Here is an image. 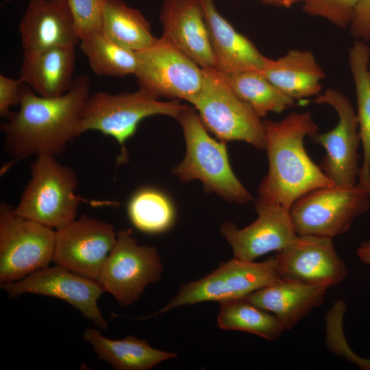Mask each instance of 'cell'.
Returning a JSON list of instances; mask_svg holds the SVG:
<instances>
[{
	"instance_id": "cell-20",
	"label": "cell",
	"mask_w": 370,
	"mask_h": 370,
	"mask_svg": "<svg viewBox=\"0 0 370 370\" xmlns=\"http://www.w3.org/2000/svg\"><path fill=\"white\" fill-rule=\"evenodd\" d=\"M328 288L280 278L245 297L276 316L285 330L292 329L323 301Z\"/></svg>"
},
{
	"instance_id": "cell-14",
	"label": "cell",
	"mask_w": 370,
	"mask_h": 370,
	"mask_svg": "<svg viewBox=\"0 0 370 370\" xmlns=\"http://www.w3.org/2000/svg\"><path fill=\"white\" fill-rule=\"evenodd\" d=\"M1 287L12 297L32 293L62 299L79 310L96 328L102 330L108 328L98 306V299L105 292L103 287L98 282L61 265L40 269Z\"/></svg>"
},
{
	"instance_id": "cell-19",
	"label": "cell",
	"mask_w": 370,
	"mask_h": 370,
	"mask_svg": "<svg viewBox=\"0 0 370 370\" xmlns=\"http://www.w3.org/2000/svg\"><path fill=\"white\" fill-rule=\"evenodd\" d=\"M215 60L214 70L261 71L267 57L217 10L214 0H201Z\"/></svg>"
},
{
	"instance_id": "cell-32",
	"label": "cell",
	"mask_w": 370,
	"mask_h": 370,
	"mask_svg": "<svg viewBox=\"0 0 370 370\" xmlns=\"http://www.w3.org/2000/svg\"><path fill=\"white\" fill-rule=\"evenodd\" d=\"M359 0H304V10L344 28L349 25Z\"/></svg>"
},
{
	"instance_id": "cell-16",
	"label": "cell",
	"mask_w": 370,
	"mask_h": 370,
	"mask_svg": "<svg viewBox=\"0 0 370 370\" xmlns=\"http://www.w3.org/2000/svg\"><path fill=\"white\" fill-rule=\"evenodd\" d=\"M255 209L258 217L249 225L238 229L235 223L225 221L221 227L234 257L247 261L282 250L297 236L289 211L282 206L258 198Z\"/></svg>"
},
{
	"instance_id": "cell-24",
	"label": "cell",
	"mask_w": 370,
	"mask_h": 370,
	"mask_svg": "<svg viewBox=\"0 0 370 370\" xmlns=\"http://www.w3.org/2000/svg\"><path fill=\"white\" fill-rule=\"evenodd\" d=\"M370 49L362 41L354 42L349 53V64L354 82L358 111L356 112L362 160L357 184L370 195V77L368 68Z\"/></svg>"
},
{
	"instance_id": "cell-30",
	"label": "cell",
	"mask_w": 370,
	"mask_h": 370,
	"mask_svg": "<svg viewBox=\"0 0 370 370\" xmlns=\"http://www.w3.org/2000/svg\"><path fill=\"white\" fill-rule=\"evenodd\" d=\"M347 309L343 299H338L325 316V343L327 347L335 355L345 358L359 369L370 370L368 358L356 354L348 345L343 327V317Z\"/></svg>"
},
{
	"instance_id": "cell-27",
	"label": "cell",
	"mask_w": 370,
	"mask_h": 370,
	"mask_svg": "<svg viewBox=\"0 0 370 370\" xmlns=\"http://www.w3.org/2000/svg\"><path fill=\"white\" fill-rule=\"evenodd\" d=\"M217 325L222 330L249 332L269 341L278 339L285 331L276 316L245 298L220 303Z\"/></svg>"
},
{
	"instance_id": "cell-12",
	"label": "cell",
	"mask_w": 370,
	"mask_h": 370,
	"mask_svg": "<svg viewBox=\"0 0 370 370\" xmlns=\"http://www.w3.org/2000/svg\"><path fill=\"white\" fill-rule=\"evenodd\" d=\"M136 55L134 75L140 88L158 98L186 101L200 90L203 69L163 38Z\"/></svg>"
},
{
	"instance_id": "cell-28",
	"label": "cell",
	"mask_w": 370,
	"mask_h": 370,
	"mask_svg": "<svg viewBox=\"0 0 370 370\" xmlns=\"http://www.w3.org/2000/svg\"><path fill=\"white\" fill-rule=\"evenodd\" d=\"M127 212L132 225L147 234L167 231L175 219L172 201L164 192L152 187L135 191L128 201Z\"/></svg>"
},
{
	"instance_id": "cell-36",
	"label": "cell",
	"mask_w": 370,
	"mask_h": 370,
	"mask_svg": "<svg viewBox=\"0 0 370 370\" xmlns=\"http://www.w3.org/2000/svg\"><path fill=\"white\" fill-rule=\"evenodd\" d=\"M262 3L289 8L294 3L304 0H259Z\"/></svg>"
},
{
	"instance_id": "cell-1",
	"label": "cell",
	"mask_w": 370,
	"mask_h": 370,
	"mask_svg": "<svg viewBox=\"0 0 370 370\" xmlns=\"http://www.w3.org/2000/svg\"><path fill=\"white\" fill-rule=\"evenodd\" d=\"M90 79L76 77L62 95L45 97L23 85L18 110L1 124L4 149L16 162L31 156L61 154L81 135L82 116L89 96Z\"/></svg>"
},
{
	"instance_id": "cell-25",
	"label": "cell",
	"mask_w": 370,
	"mask_h": 370,
	"mask_svg": "<svg viewBox=\"0 0 370 370\" xmlns=\"http://www.w3.org/2000/svg\"><path fill=\"white\" fill-rule=\"evenodd\" d=\"M103 33L116 44L136 53L150 47L158 39L152 34L150 24L141 12L123 0H107Z\"/></svg>"
},
{
	"instance_id": "cell-17",
	"label": "cell",
	"mask_w": 370,
	"mask_h": 370,
	"mask_svg": "<svg viewBox=\"0 0 370 370\" xmlns=\"http://www.w3.org/2000/svg\"><path fill=\"white\" fill-rule=\"evenodd\" d=\"M162 38L202 69H215L201 0H164L160 12Z\"/></svg>"
},
{
	"instance_id": "cell-13",
	"label": "cell",
	"mask_w": 370,
	"mask_h": 370,
	"mask_svg": "<svg viewBox=\"0 0 370 370\" xmlns=\"http://www.w3.org/2000/svg\"><path fill=\"white\" fill-rule=\"evenodd\" d=\"M56 231L53 261L98 282L102 266L116 241L113 225L83 214Z\"/></svg>"
},
{
	"instance_id": "cell-8",
	"label": "cell",
	"mask_w": 370,
	"mask_h": 370,
	"mask_svg": "<svg viewBox=\"0 0 370 370\" xmlns=\"http://www.w3.org/2000/svg\"><path fill=\"white\" fill-rule=\"evenodd\" d=\"M56 231L0 205V284L16 282L53 261Z\"/></svg>"
},
{
	"instance_id": "cell-11",
	"label": "cell",
	"mask_w": 370,
	"mask_h": 370,
	"mask_svg": "<svg viewBox=\"0 0 370 370\" xmlns=\"http://www.w3.org/2000/svg\"><path fill=\"white\" fill-rule=\"evenodd\" d=\"M313 101L332 107L338 122L331 130L311 134L309 137L323 147L325 155L319 165L334 184L353 186L357 184L360 172L358 148L360 144L357 114L349 99L333 88L325 90Z\"/></svg>"
},
{
	"instance_id": "cell-37",
	"label": "cell",
	"mask_w": 370,
	"mask_h": 370,
	"mask_svg": "<svg viewBox=\"0 0 370 370\" xmlns=\"http://www.w3.org/2000/svg\"><path fill=\"white\" fill-rule=\"evenodd\" d=\"M11 0H6V2L8 3ZM53 1L61 5H68L66 0H53Z\"/></svg>"
},
{
	"instance_id": "cell-3",
	"label": "cell",
	"mask_w": 370,
	"mask_h": 370,
	"mask_svg": "<svg viewBox=\"0 0 370 370\" xmlns=\"http://www.w3.org/2000/svg\"><path fill=\"white\" fill-rule=\"evenodd\" d=\"M177 120L183 132L186 152L173 169L174 175L183 182L198 180L206 192L227 202L242 204L251 201V194L231 167L225 142L208 134L195 108L186 106Z\"/></svg>"
},
{
	"instance_id": "cell-6",
	"label": "cell",
	"mask_w": 370,
	"mask_h": 370,
	"mask_svg": "<svg viewBox=\"0 0 370 370\" xmlns=\"http://www.w3.org/2000/svg\"><path fill=\"white\" fill-rule=\"evenodd\" d=\"M203 71L201 88L188 102L194 106L206 130L220 140L243 141L265 150V129L261 118L218 71Z\"/></svg>"
},
{
	"instance_id": "cell-23",
	"label": "cell",
	"mask_w": 370,
	"mask_h": 370,
	"mask_svg": "<svg viewBox=\"0 0 370 370\" xmlns=\"http://www.w3.org/2000/svg\"><path fill=\"white\" fill-rule=\"evenodd\" d=\"M98 358L116 370H149L160 362L177 357L175 353L159 350L143 339L127 336L112 340L103 336L99 328H87L83 336Z\"/></svg>"
},
{
	"instance_id": "cell-38",
	"label": "cell",
	"mask_w": 370,
	"mask_h": 370,
	"mask_svg": "<svg viewBox=\"0 0 370 370\" xmlns=\"http://www.w3.org/2000/svg\"><path fill=\"white\" fill-rule=\"evenodd\" d=\"M368 361H369V365H370V356H369V357L368 358Z\"/></svg>"
},
{
	"instance_id": "cell-33",
	"label": "cell",
	"mask_w": 370,
	"mask_h": 370,
	"mask_svg": "<svg viewBox=\"0 0 370 370\" xmlns=\"http://www.w3.org/2000/svg\"><path fill=\"white\" fill-rule=\"evenodd\" d=\"M23 82L18 79H13L0 75V115L8 119L12 114L11 108L18 106L21 100Z\"/></svg>"
},
{
	"instance_id": "cell-39",
	"label": "cell",
	"mask_w": 370,
	"mask_h": 370,
	"mask_svg": "<svg viewBox=\"0 0 370 370\" xmlns=\"http://www.w3.org/2000/svg\"><path fill=\"white\" fill-rule=\"evenodd\" d=\"M369 77H370V69L369 70Z\"/></svg>"
},
{
	"instance_id": "cell-10",
	"label": "cell",
	"mask_w": 370,
	"mask_h": 370,
	"mask_svg": "<svg viewBox=\"0 0 370 370\" xmlns=\"http://www.w3.org/2000/svg\"><path fill=\"white\" fill-rule=\"evenodd\" d=\"M163 266L157 248L140 245L131 229L119 230L101 269L98 282L122 306L139 300L145 288L158 282Z\"/></svg>"
},
{
	"instance_id": "cell-18",
	"label": "cell",
	"mask_w": 370,
	"mask_h": 370,
	"mask_svg": "<svg viewBox=\"0 0 370 370\" xmlns=\"http://www.w3.org/2000/svg\"><path fill=\"white\" fill-rule=\"evenodd\" d=\"M23 57L79 42L68 5L31 0L18 25Z\"/></svg>"
},
{
	"instance_id": "cell-34",
	"label": "cell",
	"mask_w": 370,
	"mask_h": 370,
	"mask_svg": "<svg viewBox=\"0 0 370 370\" xmlns=\"http://www.w3.org/2000/svg\"><path fill=\"white\" fill-rule=\"evenodd\" d=\"M350 34L358 40H370V0H359L349 23Z\"/></svg>"
},
{
	"instance_id": "cell-2",
	"label": "cell",
	"mask_w": 370,
	"mask_h": 370,
	"mask_svg": "<svg viewBox=\"0 0 370 370\" xmlns=\"http://www.w3.org/2000/svg\"><path fill=\"white\" fill-rule=\"evenodd\" d=\"M269 168L258 198L289 211L307 193L334 183L308 155L304 138L319 131L309 112H291L280 121L264 120Z\"/></svg>"
},
{
	"instance_id": "cell-22",
	"label": "cell",
	"mask_w": 370,
	"mask_h": 370,
	"mask_svg": "<svg viewBox=\"0 0 370 370\" xmlns=\"http://www.w3.org/2000/svg\"><path fill=\"white\" fill-rule=\"evenodd\" d=\"M280 91L294 99L318 96L325 73L309 51L290 50L277 60L267 58L260 71Z\"/></svg>"
},
{
	"instance_id": "cell-7",
	"label": "cell",
	"mask_w": 370,
	"mask_h": 370,
	"mask_svg": "<svg viewBox=\"0 0 370 370\" xmlns=\"http://www.w3.org/2000/svg\"><path fill=\"white\" fill-rule=\"evenodd\" d=\"M280 279L274 256L260 262L234 257L204 278L182 284L166 306L144 319L184 305L245 298Z\"/></svg>"
},
{
	"instance_id": "cell-26",
	"label": "cell",
	"mask_w": 370,
	"mask_h": 370,
	"mask_svg": "<svg viewBox=\"0 0 370 370\" xmlns=\"http://www.w3.org/2000/svg\"><path fill=\"white\" fill-rule=\"evenodd\" d=\"M218 73L260 118L269 112H281L295 103L294 99L280 91L259 71Z\"/></svg>"
},
{
	"instance_id": "cell-4",
	"label": "cell",
	"mask_w": 370,
	"mask_h": 370,
	"mask_svg": "<svg viewBox=\"0 0 370 370\" xmlns=\"http://www.w3.org/2000/svg\"><path fill=\"white\" fill-rule=\"evenodd\" d=\"M186 106L177 99L162 101L142 88L119 94L95 92L85 102L80 132L97 131L113 138L121 147L117 162L124 163L128 159L125 144L143 119L154 115L177 119Z\"/></svg>"
},
{
	"instance_id": "cell-9",
	"label": "cell",
	"mask_w": 370,
	"mask_h": 370,
	"mask_svg": "<svg viewBox=\"0 0 370 370\" xmlns=\"http://www.w3.org/2000/svg\"><path fill=\"white\" fill-rule=\"evenodd\" d=\"M370 208L361 186L333 184L314 189L292 205L289 214L297 235L334 237L347 232L354 220Z\"/></svg>"
},
{
	"instance_id": "cell-5",
	"label": "cell",
	"mask_w": 370,
	"mask_h": 370,
	"mask_svg": "<svg viewBox=\"0 0 370 370\" xmlns=\"http://www.w3.org/2000/svg\"><path fill=\"white\" fill-rule=\"evenodd\" d=\"M70 166L56 156L38 155L30 166V179L14 208L23 217L58 230L76 219L80 197Z\"/></svg>"
},
{
	"instance_id": "cell-15",
	"label": "cell",
	"mask_w": 370,
	"mask_h": 370,
	"mask_svg": "<svg viewBox=\"0 0 370 370\" xmlns=\"http://www.w3.org/2000/svg\"><path fill=\"white\" fill-rule=\"evenodd\" d=\"M280 278L330 288L347 276L348 270L338 255L332 238L297 235L274 256Z\"/></svg>"
},
{
	"instance_id": "cell-35",
	"label": "cell",
	"mask_w": 370,
	"mask_h": 370,
	"mask_svg": "<svg viewBox=\"0 0 370 370\" xmlns=\"http://www.w3.org/2000/svg\"><path fill=\"white\" fill-rule=\"evenodd\" d=\"M356 253L361 262L370 264V240L362 242Z\"/></svg>"
},
{
	"instance_id": "cell-31",
	"label": "cell",
	"mask_w": 370,
	"mask_h": 370,
	"mask_svg": "<svg viewBox=\"0 0 370 370\" xmlns=\"http://www.w3.org/2000/svg\"><path fill=\"white\" fill-rule=\"evenodd\" d=\"M107 0H66L79 41L103 32Z\"/></svg>"
},
{
	"instance_id": "cell-29",
	"label": "cell",
	"mask_w": 370,
	"mask_h": 370,
	"mask_svg": "<svg viewBox=\"0 0 370 370\" xmlns=\"http://www.w3.org/2000/svg\"><path fill=\"white\" fill-rule=\"evenodd\" d=\"M79 42L81 51L96 75L110 77L134 75L137 66L136 52L116 44L103 32Z\"/></svg>"
},
{
	"instance_id": "cell-21",
	"label": "cell",
	"mask_w": 370,
	"mask_h": 370,
	"mask_svg": "<svg viewBox=\"0 0 370 370\" xmlns=\"http://www.w3.org/2000/svg\"><path fill=\"white\" fill-rule=\"evenodd\" d=\"M75 46L51 48L23 57L20 79L37 95L55 97L71 88L75 78Z\"/></svg>"
}]
</instances>
